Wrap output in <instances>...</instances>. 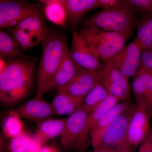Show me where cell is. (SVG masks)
<instances>
[{
	"instance_id": "484cf974",
	"label": "cell",
	"mask_w": 152,
	"mask_h": 152,
	"mask_svg": "<svg viewBox=\"0 0 152 152\" xmlns=\"http://www.w3.org/2000/svg\"><path fill=\"white\" fill-rule=\"evenodd\" d=\"M8 31L21 50H27L35 47L29 35L23 30L15 27L8 29Z\"/></svg>"
},
{
	"instance_id": "6da1fadb",
	"label": "cell",
	"mask_w": 152,
	"mask_h": 152,
	"mask_svg": "<svg viewBox=\"0 0 152 152\" xmlns=\"http://www.w3.org/2000/svg\"><path fill=\"white\" fill-rule=\"evenodd\" d=\"M36 59L34 58L1 59L0 100L7 106L18 103L30 92Z\"/></svg>"
},
{
	"instance_id": "836d02e7",
	"label": "cell",
	"mask_w": 152,
	"mask_h": 152,
	"mask_svg": "<svg viewBox=\"0 0 152 152\" xmlns=\"http://www.w3.org/2000/svg\"><path fill=\"white\" fill-rule=\"evenodd\" d=\"M93 152H113L111 149L107 147L98 146L94 148Z\"/></svg>"
},
{
	"instance_id": "ffe728a7",
	"label": "cell",
	"mask_w": 152,
	"mask_h": 152,
	"mask_svg": "<svg viewBox=\"0 0 152 152\" xmlns=\"http://www.w3.org/2000/svg\"><path fill=\"white\" fill-rule=\"evenodd\" d=\"M83 101L65 93L57 92L51 104L55 115H70L81 107Z\"/></svg>"
},
{
	"instance_id": "5b68a950",
	"label": "cell",
	"mask_w": 152,
	"mask_h": 152,
	"mask_svg": "<svg viewBox=\"0 0 152 152\" xmlns=\"http://www.w3.org/2000/svg\"><path fill=\"white\" fill-rule=\"evenodd\" d=\"M134 108L129 104L124 111L104 131L93 148L102 146L113 149L128 142V126Z\"/></svg>"
},
{
	"instance_id": "52a82bcc",
	"label": "cell",
	"mask_w": 152,
	"mask_h": 152,
	"mask_svg": "<svg viewBox=\"0 0 152 152\" xmlns=\"http://www.w3.org/2000/svg\"><path fill=\"white\" fill-rule=\"evenodd\" d=\"M102 83L109 95L121 102L128 100L131 91L129 79L110 60L103 64Z\"/></svg>"
},
{
	"instance_id": "f546056e",
	"label": "cell",
	"mask_w": 152,
	"mask_h": 152,
	"mask_svg": "<svg viewBox=\"0 0 152 152\" xmlns=\"http://www.w3.org/2000/svg\"><path fill=\"white\" fill-rule=\"evenodd\" d=\"M141 67L152 73V49L142 51Z\"/></svg>"
},
{
	"instance_id": "5bb4252c",
	"label": "cell",
	"mask_w": 152,
	"mask_h": 152,
	"mask_svg": "<svg viewBox=\"0 0 152 152\" xmlns=\"http://www.w3.org/2000/svg\"><path fill=\"white\" fill-rule=\"evenodd\" d=\"M92 34L103 43L119 52L125 46L126 42L132 35L134 29L113 31H105L94 26H85Z\"/></svg>"
},
{
	"instance_id": "1f68e13d",
	"label": "cell",
	"mask_w": 152,
	"mask_h": 152,
	"mask_svg": "<svg viewBox=\"0 0 152 152\" xmlns=\"http://www.w3.org/2000/svg\"><path fill=\"white\" fill-rule=\"evenodd\" d=\"M38 152H61V151L56 145H44Z\"/></svg>"
},
{
	"instance_id": "8992f818",
	"label": "cell",
	"mask_w": 152,
	"mask_h": 152,
	"mask_svg": "<svg viewBox=\"0 0 152 152\" xmlns=\"http://www.w3.org/2000/svg\"><path fill=\"white\" fill-rule=\"evenodd\" d=\"M40 10L36 5L24 1H0V28L15 27L30 15Z\"/></svg>"
},
{
	"instance_id": "ba28073f",
	"label": "cell",
	"mask_w": 152,
	"mask_h": 152,
	"mask_svg": "<svg viewBox=\"0 0 152 152\" xmlns=\"http://www.w3.org/2000/svg\"><path fill=\"white\" fill-rule=\"evenodd\" d=\"M142 50L134 40L110 59L128 79L137 75L141 67Z\"/></svg>"
},
{
	"instance_id": "4dcf8cb0",
	"label": "cell",
	"mask_w": 152,
	"mask_h": 152,
	"mask_svg": "<svg viewBox=\"0 0 152 152\" xmlns=\"http://www.w3.org/2000/svg\"><path fill=\"white\" fill-rule=\"evenodd\" d=\"M138 152H152V128L150 129L140 144Z\"/></svg>"
},
{
	"instance_id": "d6a6232c",
	"label": "cell",
	"mask_w": 152,
	"mask_h": 152,
	"mask_svg": "<svg viewBox=\"0 0 152 152\" xmlns=\"http://www.w3.org/2000/svg\"><path fill=\"white\" fill-rule=\"evenodd\" d=\"M112 150L113 152H132L131 146L128 142Z\"/></svg>"
},
{
	"instance_id": "e575fe53",
	"label": "cell",
	"mask_w": 152,
	"mask_h": 152,
	"mask_svg": "<svg viewBox=\"0 0 152 152\" xmlns=\"http://www.w3.org/2000/svg\"></svg>"
},
{
	"instance_id": "7a4b0ae2",
	"label": "cell",
	"mask_w": 152,
	"mask_h": 152,
	"mask_svg": "<svg viewBox=\"0 0 152 152\" xmlns=\"http://www.w3.org/2000/svg\"><path fill=\"white\" fill-rule=\"evenodd\" d=\"M42 43V53L38 69L35 97L37 99L42 98L46 93L51 90L68 46L65 36L56 31L48 30Z\"/></svg>"
},
{
	"instance_id": "7402d4cb",
	"label": "cell",
	"mask_w": 152,
	"mask_h": 152,
	"mask_svg": "<svg viewBox=\"0 0 152 152\" xmlns=\"http://www.w3.org/2000/svg\"><path fill=\"white\" fill-rule=\"evenodd\" d=\"M0 57L1 59L5 60L18 58H32L23 53L10 35L2 29L0 30Z\"/></svg>"
},
{
	"instance_id": "d6986e66",
	"label": "cell",
	"mask_w": 152,
	"mask_h": 152,
	"mask_svg": "<svg viewBox=\"0 0 152 152\" xmlns=\"http://www.w3.org/2000/svg\"><path fill=\"white\" fill-rule=\"evenodd\" d=\"M129 104L127 101L120 102L109 110L94 126L89 134L90 142L93 147L96 144L104 131L124 111Z\"/></svg>"
},
{
	"instance_id": "4316f807",
	"label": "cell",
	"mask_w": 152,
	"mask_h": 152,
	"mask_svg": "<svg viewBox=\"0 0 152 152\" xmlns=\"http://www.w3.org/2000/svg\"><path fill=\"white\" fill-rule=\"evenodd\" d=\"M34 135L25 133L11 140L9 145V152H28Z\"/></svg>"
},
{
	"instance_id": "4fadbf2b",
	"label": "cell",
	"mask_w": 152,
	"mask_h": 152,
	"mask_svg": "<svg viewBox=\"0 0 152 152\" xmlns=\"http://www.w3.org/2000/svg\"><path fill=\"white\" fill-rule=\"evenodd\" d=\"M15 27L27 33L31 38L35 47L42 43L48 31L41 10L25 18Z\"/></svg>"
},
{
	"instance_id": "f1b7e54d",
	"label": "cell",
	"mask_w": 152,
	"mask_h": 152,
	"mask_svg": "<svg viewBox=\"0 0 152 152\" xmlns=\"http://www.w3.org/2000/svg\"><path fill=\"white\" fill-rule=\"evenodd\" d=\"M99 8L108 10L125 7V0H98Z\"/></svg>"
},
{
	"instance_id": "d4e9b609",
	"label": "cell",
	"mask_w": 152,
	"mask_h": 152,
	"mask_svg": "<svg viewBox=\"0 0 152 152\" xmlns=\"http://www.w3.org/2000/svg\"><path fill=\"white\" fill-rule=\"evenodd\" d=\"M134 40L142 51L152 49V29L144 19L139 22Z\"/></svg>"
},
{
	"instance_id": "44dd1931",
	"label": "cell",
	"mask_w": 152,
	"mask_h": 152,
	"mask_svg": "<svg viewBox=\"0 0 152 152\" xmlns=\"http://www.w3.org/2000/svg\"><path fill=\"white\" fill-rule=\"evenodd\" d=\"M39 1L44 5V13L49 21L60 26L65 25L67 13L61 0H42Z\"/></svg>"
},
{
	"instance_id": "7c38bea8",
	"label": "cell",
	"mask_w": 152,
	"mask_h": 152,
	"mask_svg": "<svg viewBox=\"0 0 152 152\" xmlns=\"http://www.w3.org/2000/svg\"><path fill=\"white\" fill-rule=\"evenodd\" d=\"M150 116L148 110L142 107L136 106L128 126L127 140L130 145H140L151 127Z\"/></svg>"
},
{
	"instance_id": "9a60e30c",
	"label": "cell",
	"mask_w": 152,
	"mask_h": 152,
	"mask_svg": "<svg viewBox=\"0 0 152 152\" xmlns=\"http://www.w3.org/2000/svg\"><path fill=\"white\" fill-rule=\"evenodd\" d=\"M73 59L68 46L58 70L52 89H59L70 82L82 69Z\"/></svg>"
},
{
	"instance_id": "8fae6325",
	"label": "cell",
	"mask_w": 152,
	"mask_h": 152,
	"mask_svg": "<svg viewBox=\"0 0 152 152\" xmlns=\"http://www.w3.org/2000/svg\"><path fill=\"white\" fill-rule=\"evenodd\" d=\"M71 56L82 69L98 70L103 68V63L88 48L76 31H73L70 50Z\"/></svg>"
},
{
	"instance_id": "ac0fdd59",
	"label": "cell",
	"mask_w": 152,
	"mask_h": 152,
	"mask_svg": "<svg viewBox=\"0 0 152 152\" xmlns=\"http://www.w3.org/2000/svg\"><path fill=\"white\" fill-rule=\"evenodd\" d=\"M67 13V22L75 23L87 13L98 8V0H61Z\"/></svg>"
},
{
	"instance_id": "9c48e42d",
	"label": "cell",
	"mask_w": 152,
	"mask_h": 152,
	"mask_svg": "<svg viewBox=\"0 0 152 152\" xmlns=\"http://www.w3.org/2000/svg\"><path fill=\"white\" fill-rule=\"evenodd\" d=\"M102 69L98 70L82 69L71 81L57 92H62L80 99H83L98 83L102 81Z\"/></svg>"
},
{
	"instance_id": "3957f363",
	"label": "cell",
	"mask_w": 152,
	"mask_h": 152,
	"mask_svg": "<svg viewBox=\"0 0 152 152\" xmlns=\"http://www.w3.org/2000/svg\"><path fill=\"white\" fill-rule=\"evenodd\" d=\"M140 16L126 6L103 9L88 18L85 26H94L105 31H122L134 29L140 20Z\"/></svg>"
},
{
	"instance_id": "e0dca14e",
	"label": "cell",
	"mask_w": 152,
	"mask_h": 152,
	"mask_svg": "<svg viewBox=\"0 0 152 152\" xmlns=\"http://www.w3.org/2000/svg\"><path fill=\"white\" fill-rule=\"evenodd\" d=\"M120 102L118 100L109 95L105 100L88 113L83 136V143L86 150L91 145L89 134L93 127L109 110Z\"/></svg>"
},
{
	"instance_id": "2e32d148",
	"label": "cell",
	"mask_w": 152,
	"mask_h": 152,
	"mask_svg": "<svg viewBox=\"0 0 152 152\" xmlns=\"http://www.w3.org/2000/svg\"><path fill=\"white\" fill-rule=\"evenodd\" d=\"M66 118H50L37 124L34 136L42 145L49 141L61 135L64 129Z\"/></svg>"
},
{
	"instance_id": "83f0119b",
	"label": "cell",
	"mask_w": 152,
	"mask_h": 152,
	"mask_svg": "<svg viewBox=\"0 0 152 152\" xmlns=\"http://www.w3.org/2000/svg\"><path fill=\"white\" fill-rule=\"evenodd\" d=\"M126 6L140 15H152V0H125Z\"/></svg>"
},
{
	"instance_id": "603a6c76",
	"label": "cell",
	"mask_w": 152,
	"mask_h": 152,
	"mask_svg": "<svg viewBox=\"0 0 152 152\" xmlns=\"http://www.w3.org/2000/svg\"><path fill=\"white\" fill-rule=\"evenodd\" d=\"M109 96L102 81L99 82L84 98L81 107L89 113L105 100Z\"/></svg>"
},
{
	"instance_id": "30bf717a",
	"label": "cell",
	"mask_w": 152,
	"mask_h": 152,
	"mask_svg": "<svg viewBox=\"0 0 152 152\" xmlns=\"http://www.w3.org/2000/svg\"><path fill=\"white\" fill-rule=\"evenodd\" d=\"M21 118L35 122L36 124L51 118L55 114L51 104L43 98L30 100L11 111Z\"/></svg>"
},
{
	"instance_id": "cb8c5ba5",
	"label": "cell",
	"mask_w": 152,
	"mask_h": 152,
	"mask_svg": "<svg viewBox=\"0 0 152 152\" xmlns=\"http://www.w3.org/2000/svg\"><path fill=\"white\" fill-rule=\"evenodd\" d=\"M2 130L4 136L11 140L26 133L21 118L11 111L4 121Z\"/></svg>"
},
{
	"instance_id": "277c9868",
	"label": "cell",
	"mask_w": 152,
	"mask_h": 152,
	"mask_svg": "<svg viewBox=\"0 0 152 152\" xmlns=\"http://www.w3.org/2000/svg\"><path fill=\"white\" fill-rule=\"evenodd\" d=\"M88 113L81 107L66 118L64 129L60 136L61 144L65 151L75 150L77 152H84L86 151L83 136Z\"/></svg>"
}]
</instances>
